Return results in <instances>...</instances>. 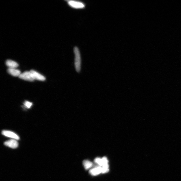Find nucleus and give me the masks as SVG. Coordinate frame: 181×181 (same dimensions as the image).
Wrapping results in <instances>:
<instances>
[{"instance_id":"12","label":"nucleus","mask_w":181,"mask_h":181,"mask_svg":"<svg viewBox=\"0 0 181 181\" xmlns=\"http://www.w3.org/2000/svg\"><path fill=\"white\" fill-rule=\"evenodd\" d=\"M109 165L103 166L101 167V171L102 173H107L109 171Z\"/></svg>"},{"instance_id":"13","label":"nucleus","mask_w":181,"mask_h":181,"mask_svg":"<svg viewBox=\"0 0 181 181\" xmlns=\"http://www.w3.org/2000/svg\"><path fill=\"white\" fill-rule=\"evenodd\" d=\"M24 105L27 108H30L32 105V103L28 101H26L24 102Z\"/></svg>"},{"instance_id":"4","label":"nucleus","mask_w":181,"mask_h":181,"mask_svg":"<svg viewBox=\"0 0 181 181\" xmlns=\"http://www.w3.org/2000/svg\"><path fill=\"white\" fill-rule=\"evenodd\" d=\"M68 3L70 6L74 8L83 9L85 7L84 3L79 1H68Z\"/></svg>"},{"instance_id":"2","label":"nucleus","mask_w":181,"mask_h":181,"mask_svg":"<svg viewBox=\"0 0 181 181\" xmlns=\"http://www.w3.org/2000/svg\"><path fill=\"white\" fill-rule=\"evenodd\" d=\"M20 79L25 81L32 82L35 80L33 74L30 72H25L21 74L19 76Z\"/></svg>"},{"instance_id":"9","label":"nucleus","mask_w":181,"mask_h":181,"mask_svg":"<svg viewBox=\"0 0 181 181\" xmlns=\"http://www.w3.org/2000/svg\"><path fill=\"white\" fill-rule=\"evenodd\" d=\"M6 66L10 68H16L18 66V64L17 63L11 60H7L5 62Z\"/></svg>"},{"instance_id":"6","label":"nucleus","mask_w":181,"mask_h":181,"mask_svg":"<svg viewBox=\"0 0 181 181\" xmlns=\"http://www.w3.org/2000/svg\"><path fill=\"white\" fill-rule=\"evenodd\" d=\"M4 144L6 146L11 148L15 149L18 147V143L16 140L13 139L5 142Z\"/></svg>"},{"instance_id":"10","label":"nucleus","mask_w":181,"mask_h":181,"mask_svg":"<svg viewBox=\"0 0 181 181\" xmlns=\"http://www.w3.org/2000/svg\"><path fill=\"white\" fill-rule=\"evenodd\" d=\"M7 71L11 75L14 76L19 77L21 74L20 70L16 69V68H9L7 70Z\"/></svg>"},{"instance_id":"5","label":"nucleus","mask_w":181,"mask_h":181,"mask_svg":"<svg viewBox=\"0 0 181 181\" xmlns=\"http://www.w3.org/2000/svg\"><path fill=\"white\" fill-rule=\"evenodd\" d=\"M2 134L6 137L12 138L14 139L18 140L20 139L19 136L16 135V134L12 132L9 131V130H3L2 132Z\"/></svg>"},{"instance_id":"1","label":"nucleus","mask_w":181,"mask_h":181,"mask_svg":"<svg viewBox=\"0 0 181 181\" xmlns=\"http://www.w3.org/2000/svg\"><path fill=\"white\" fill-rule=\"evenodd\" d=\"M74 53L75 55L74 58V66L76 71L80 72L81 69V55L79 48L76 47L74 48Z\"/></svg>"},{"instance_id":"3","label":"nucleus","mask_w":181,"mask_h":181,"mask_svg":"<svg viewBox=\"0 0 181 181\" xmlns=\"http://www.w3.org/2000/svg\"><path fill=\"white\" fill-rule=\"evenodd\" d=\"M94 162L101 167L109 165L108 164L109 161L107 158L105 157H104L101 158L99 157L96 158L95 159Z\"/></svg>"},{"instance_id":"7","label":"nucleus","mask_w":181,"mask_h":181,"mask_svg":"<svg viewBox=\"0 0 181 181\" xmlns=\"http://www.w3.org/2000/svg\"><path fill=\"white\" fill-rule=\"evenodd\" d=\"M30 72L33 74L34 78L35 80L40 81H44L45 80V78L43 76L39 73L34 70H31Z\"/></svg>"},{"instance_id":"11","label":"nucleus","mask_w":181,"mask_h":181,"mask_svg":"<svg viewBox=\"0 0 181 181\" xmlns=\"http://www.w3.org/2000/svg\"><path fill=\"white\" fill-rule=\"evenodd\" d=\"M93 163L88 160H84L83 162V165L86 169H88L92 167Z\"/></svg>"},{"instance_id":"8","label":"nucleus","mask_w":181,"mask_h":181,"mask_svg":"<svg viewBox=\"0 0 181 181\" xmlns=\"http://www.w3.org/2000/svg\"><path fill=\"white\" fill-rule=\"evenodd\" d=\"M90 174L93 176H96L102 173L101 167L98 166L91 169L89 171Z\"/></svg>"}]
</instances>
